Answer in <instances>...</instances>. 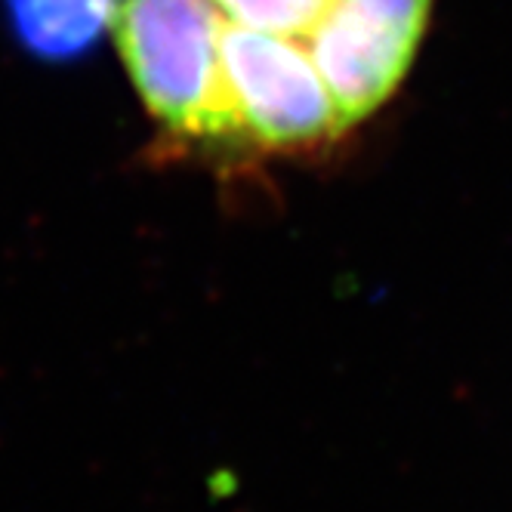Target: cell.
Masks as SVG:
<instances>
[{
	"instance_id": "obj_1",
	"label": "cell",
	"mask_w": 512,
	"mask_h": 512,
	"mask_svg": "<svg viewBox=\"0 0 512 512\" xmlns=\"http://www.w3.org/2000/svg\"><path fill=\"white\" fill-rule=\"evenodd\" d=\"M226 16L213 0H118L115 41L127 75L164 130L238 142L223 81Z\"/></svg>"
},
{
	"instance_id": "obj_2",
	"label": "cell",
	"mask_w": 512,
	"mask_h": 512,
	"mask_svg": "<svg viewBox=\"0 0 512 512\" xmlns=\"http://www.w3.org/2000/svg\"><path fill=\"white\" fill-rule=\"evenodd\" d=\"M223 81L238 142L294 155L346 133L306 41L226 22Z\"/></svg>"
},
{
	"instance_id": "obj_4",
	"label": "cell",
	"mask_w": 512,
	"mask_h": 512,
	"mask_svg": "<svg viewBox=\"0 0 512 512\" xmlns=\"http://www.w3.org/2000/svg\"><path fill=\"white\" fill-rule=\"evenodd\" d=\"M13 41L38 62H78L115 28L118 0H0Z\"/></svg>"
},
{
	"instance_id": "obj_5",
	"label": "cell",
	"mask_w": 512,
	"mask_h": 512,
	"mask_svg": "<svg viewBox=\"0 0 512 512\" xmlns=\"http://www.w3.org/2000/svg\"><path fill=\"white\" fill-rule=\"evenodd\" d=\"M213 4L235 25L309 41L334 0H213Z\"/></svg>"
},
{
	"instance_id": "obj_3",
	"label": "cell",
	"mask_w": 512,
	"mask_h": 512,
	"mask_svg": "<svg viewBox=\"0 0 512 512\" xmlns=\"http://www.w3.org/2000/svg\"><path fill=\"white\" fill-rule=\"evenodd\" d=\"M435 0H334L309 34V53L343 127L377 115L405 84Z\"/></svg>"
}]
</instances>
